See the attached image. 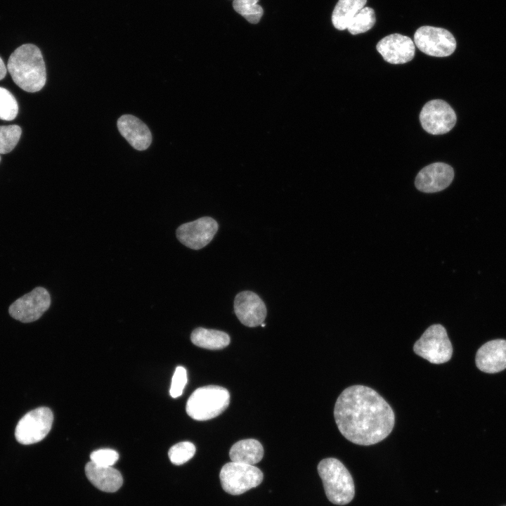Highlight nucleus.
<instances>
[{
  "label": "nucleus",
  "mask_w": 506,
  "mask_h": 506,
  "mask_svg": "<svg viewBox=\"0 0 506 506\" xmlns=\"http://www.w3.org/2000/svg\"><path fill=\"white\" fill-rule=\"evenodd\" d=\"M334 417L340 433L349 441L370 446L387 438L394 429L392 408L373 389L363 385L346 388L338 396Z\"/></svg>",
  "instance_id": "nucleus-1"
},
{
  "label": "nucleus",
  "mask_w": 506,
  "mask_h": 506,
  "mask_svg": "<svg viewBox=\"0 0 506 506\" xmlns=\"http://www.w3.org/2000/svg\"><path fill=\"white\" fill-rule=\"evenodd\" d=\"M7 69L15 84L25 91L37 92L45 85L44 60L40 49L34 44L17 48L8 58Z\"/></svg>",
  "instance_id": "nucleus-2"
},
{
  "label": "nucleus",
  "mask_w": 506,
  "mask_h": 506,
  "mask_svg": "<svg viewBox=\"0 0 506 506\" xmlns=\"http://www.w3.org/2000/svg\"><path fill=\"white\" fill-rule=\"evenodd\" d=\"M318 472L325 495L332 503L343 505L352 500L354 483L351 474L339 460L334 458L322 460L318 465Z\"/></svg>",
  "instance_id": "nucleus-3"
},
{
  "label": "nucleus",
  "mask_w": 506,
  "mask_h": 506,
  "mask_svg": "<svg viewBox=\"0 0 506 506\" xmlns=\"http://www.w3.org/2000/svg\"><path fill=\"white\" fill-rule=\"evenodd\" d=\"M230 403V394L222 387L208 385L195 389L186 403V413L193 419L205 421L222 413Z\"/></svg>",
  "instance_id": "nucleus-4"
},
{
  "label": "nucleus",
  "mask_w": 506,
  "mask_h": 506,
  "mask_svg": "<svg viewBox=\"0 0 506 506\" xmlns=\"http://www.w3.org/2000/svg\"><path fill=\"white\" fill-rule=\"evenodd\" d=\"M413 351L431 363L441 364L451 358L453 346L445 327L440 324H434L429 326L415 342Z\"/></svg>",
  "instance_id": "nucleus-5"
},
{
  "label": "nucleus",
  "mask_w": 506,
  "mask_h": 506,
  "mask_svg": "<svg viewBox=\"0 0 506 506\" xmlns=\"http://www.w3.org/2000/svg\"><path fill=\"white\" fill-rule=\"evenodd\" d=\"M219 478L223 491L235 495L258 486L264 474L254 465L231 461L222 467Z\"/></svg>",
  "instance_id": "nucleus-6"
},
{
  "label": "nucleus",
  "mask_w": 506,
  "mask_h": 506,
  "mask_svg": "<svg viewBox=\"0 0 506 506\" xmlns=\"http://www.w3.org/2000/svg\"><path fill=\"white\" fill-rule=\"evenodd\" d=\"M53 415L50 408L40 407L25 414L15 430L18 442L24 445L38 443L44 439L51 429Z\"/></svg>",
  "instance_id": "nucleus-7"
},
{
  "label": "nucleus",
  "mask_w": 506,
  "mask_h": 506,
  "mask_svg": "<svg viewBox=\"0 0 506 506\" xmlns=\"http://www.w3.org/2000/svg\"><path fill=\"white\" fill-rule=\"evenodd\" d=\"M414 44L422 53L434 57L449 56L456 48L455 39L448 30L432 26L419 27Z\"/></svg>",
  "instance_id": "nucleus-8"
},
{
  "label": "nucleus",
  "mask_w": 506,
  "mask_h": 506,
  "mask_svg": "<svg viewBox=\"0 0 506 506\" xmlns=\"http://www.w3.org/2000/svg\"><path fill=\"white\" fill-rule=\"evenodd\" d=\"M422 128L429 134H446L455 125L457 117L454 110L446 101L434 99L428 101L420 113Z\"/></svg>",
  "instance_id": "nucleus-9"
},
{
  "label": "nucleus",
  "mask_w": 506,
  "mask_h": 506,
  "mask_svg": "<svg viewBox=\"0 0 506 506\" xmlns=\"http://www.w3.org/2000/svg\"><path fill=\"white\" fill-rule=\"evenodd\" d=\"M51 305L48 292L37 287L13 302L8 309L10 316L22 323H32L38 320Z\"/></svg>",
  "instance_id": "nucleus-10"
},
{
  "label": "nucleus",
  "mask_w": 506,
  "mask_h": 506,
  "mask_svg": "<svg viewBox=\"0 0 506 506\" xmlns=\"http://www.w3.org/2000/svg\"><path fill=\"white\" fill-rule=\"evenodd\" d=\"M218 228L215 219L203 216L181 225L176 230V237L185 246L192 249H200L211 242Z\"/></svg>",
  "instance_id": "nucleus-11"
},
{
  "label": "nucleus",
  "mask_w": 506,
  "mask_h": 506,
  "mask_svg": "<svg viewBox=\"0 0 506 506\" xmlns=\"http://www.w3.org/2000/svg\"><path fill=\"white\" fill-rule=\"evenodd\" d=\"M234 311L243 325L251 327L261 325L267 313L263 300L251 291H243L235 296Z\"/></svg>",
  "instance_id": "nucleus-12"
},
{
  "label": "nucleus",
  "mask_w": 506,
  "mask_h": 506,
  "mask_svg": "<svg viewBox=\"0 0 506 506\" xmlns=\"http://www.w3.org/2000/svg\"><path fill=\"white\" fill-rule=\"evenodd\" d=\"M384 60L391 64H403L415 56V45L408 37L391 34L382 38L376 45Z\"/></svg>",
  "instance_id": "nucleus-13"
},
{
  "label": "nucleus",
  "mask_w": 506,
  "mask_h": 506,
  "mask_svg": "<svg viewBox=\"0 0 506 506\" xmlns=\"http://www.w3.org/2000/svg\"><path fill=\"white\" fill-rule=\"evenodd\" d=\"M454 178L453 169L443 162L430 164L422 169L415 178L416 188L424 193H436L446 188Z\"/></svg>",
  "instance_id": "nucleus-14"
},
{
  "label": "nucleus",
  "mask_w": 506,
  "mask_h": 506,
  "mask_svg": "<svg viewBox=\"0 0 506 506\" xmlns=\"http://www.w3.org/2000/svg\"><path fill=\"white\" fill-rule=\"evenodd\" d=\"M477 368L487 373H495L506 368V340L493 339L482 345L476 352Z\"/></svg>",
  "instance_id": "nucleus-15"
},
{
  "label": "nucleus",
  "mask_w": 506,
  "mask_h": 506,
  "mask_svg": "<svg viewBox=\"0 0 506 506\" xmlns=\"http://www.w3.org/2000/svg\"><path fill=\"white\" fill-rule=\"evenodd\" d=\"M121 135L137 150H145L151 144L152 134L148 126L131 115H124L117 120Z\"/></svg>",
  "instance_id": "nucleus-16"
},
{
  "label": "nucleus",
  "mask_w": 506,
  "mask_h": 506,
  "mask_svg": "<svg viewBox=\"0 0 506 506\" xmlns=\"http://www.w3.org/2000/svg\"><path fill=\"white\" fill-rule=\"evenodd\" d=\"M85 473L90 482L104 492H115L123 483L122 476L118 470L112 467L98 465L91 461L86 465Z\"/></svg>",
  "instance_id": "nucleus-17"
},
{
  "label": "nucleus",
  "mask_w": 506,
  "mask_h": 506,
  "mask_svg": "<svg viewBox=\"0 0 506 506\" xmlns=\"http://www.w3.org/2000/svg\"><path fill=\"white\" fill-rule=\"evenodd\" d=\"M229 456L232 462L254 465L262 459L264 448L256 439H243L232 446Z\"/></svg>",
  "instance_id": "nucleus-18"
},
{
  "label": "nucleus",
  "mask_w": 506,
  "mask_h": 506,
  "mask_svg": "<svg viewBox=\"0 0 506 506\" xmlns=\"http://www.w3.org/2000/svg\"><path fill=\"white\" fill-rule=\"evenodd\" d=\"M190 340L199 347L216 350L226 347L230 343V337L223 331L197 327L192 332Z\"/></svg>",
  "instance_id": "nucleus-19"
},
{
  "label": "nucleus",
  "mask_w": 506,
  "mask_h": 506,
  "mask_svg": "<svg viewBox=\"0 0 506 506\" xmlns=\"http://www.w3.org/2000/svg\"><path fill=\"white\" fill-rule=\"evenodd\" d=\"M367 0H339L332 14V22L339 30L346 29L349 21L363 7Z\"/></svg>",
  "instance_id": "nucleus-20"
},
{
  "label": "nucleus",
  "mask_w": 506,
  "mask_h": 506,
  "mask_svg": "<svg viewBox=\"0 0 506 506\" xmlns=\"http://www.w3.org/2000/svg\"><path fill=\"white\" fill-rule=\"evenodd\" d=\"M376 22L374 10L363 7L349 21L346 29L351 34H358L370 30Z\"/></svg>",
  "instance_id": "nucleus-21"
},
{
  "label": "nucleus",
  "mask_w": 506,
  "mask_h": 506,
  "mask_svg": "<svg viewBox=\"0 0 506 506\" xmlns=\"http://www.w3.org/2000/svg\"><path fill=\"white\" fill-rule=\"evenodd\" d=\"M259 0H234V10L244 17L249 22H259L263 15L264 10L257 2Z\"/></svg>",
  "instance_id": "nucleus-22"
},
{
  "label": "nucleus",
  "mask_w": 506,
  "mask_h": 506,
  "mask_svg": "<svg viewBox=\"0 0 506 506\" xmlns=\"http://www.w3.org/2000/svg\"><path fill=\"white\" fill-rule=\"evenodd\" d=\"M21 134L22 129L18 125L0 126V154L11 152L18 143Z\"/></svg>",
  "instance_id": "nucleus-23"
},
{
  "label": "nucleus",
  "mask_w": 506,
  "mask_h": 506,
  "mask_svg": "<svg viewBox=\"0 0 506 506\" xmlns=\"http://www.w3.org/2000/svg\"><path fill=\"white\" fill-rule=\"evenodd\" d=\"M18 112V105L14 96L6 89L0 87V119L13 120Z\"/></svg>",
  "instance_id": "nucleus-24"
},
{
  "label": "nucleus",
  "mask_w": 506,
  "mask_h": 506,
  "mask_svg": "<svg viewBox=\"0 0 506 506\" xmlns=\"http://www.w3.org/2000/svg\"><path fill=\"white\" fill-rule=\"evenodd\" d=\"M195 446L189 441H183L171 446L168 455L171 462L181 465L190 460L195 453Z\"/></svg>",
  "instance_id": "nucleus-25"
},
{
  "label": "nucleus",
  "mask_w": 506,
  "mask_h": 506,
  "mask_svg": "<svg viewBox=\"0 0 506 506\" xmlns=\"http://www.w3.org/2000/svg\"><path fill=\"white\" fill-rule=\"evenodd\" d=\"M90 459L98 465L112 467L119 459V454L115 450L110 448L98 449L91 453Z\"/></svg>",
  "instance_id": "nucleus-26"
},
{
  "label": "nucleus",
  "mask_w": 506,
  "mask_h": 506,
  "mask_svg": "<svg viewBox=\"0 0 506 506\" xmlns=\"http://www.w3.org/2000/svg\"><path fill=\"white\" fill-rule=\"evenodd\" d=\"M187 383V372L183 366L176 367L171 379L169 394L172 398L180 396Z\"/></svg>",
  "instance_id": "nucleus-27"
},
{
  "label": "nucleus",
  "mask_w": 506,
  "mask_h": 506,
  "mask_svg": "<svg viewBox=\"0 0 506 506\" xmlns=\"http://www.w3.org/2000/svg\"><path fill=\"white\" fill-rule=\"evenodd\" d=\"M6 71L7 70H6V65H5L3 60L0 57V80H1L2 79H4L5 77L6 74Z\"/></svg>",
  "instance_id": "nucleus-28"
},
{
  "label": "nucleus",
  "mask_w": 506,
  "mask_h": 506,
  "mask_svg": "<svg viewBox=\"0 0 506 506\" xmlns=\"http://www.w3.org/2000/svg\"><path fill=\"white\" fill-rule=\"evenodd\" d=\"M265 325H266L264 324V323L261 324V327H264Z\"/></svg>",
  "instance_id": "nucleus-29"
},
{
  "label": "nucleus",
  "mask_w": 506,
  "mask_h": 506,
  "mask_svg": "<svg viewBox=\"0 0 506 506\" xmlns=\"http://www.w3.org/2000/svg\"><path fill=\"white\" fill-rule=\"evenodd\" d=\"M0 161H1V157H0Z\"/></svg>",
  "instance_id": "nucleus-30"
}]
</instances>
